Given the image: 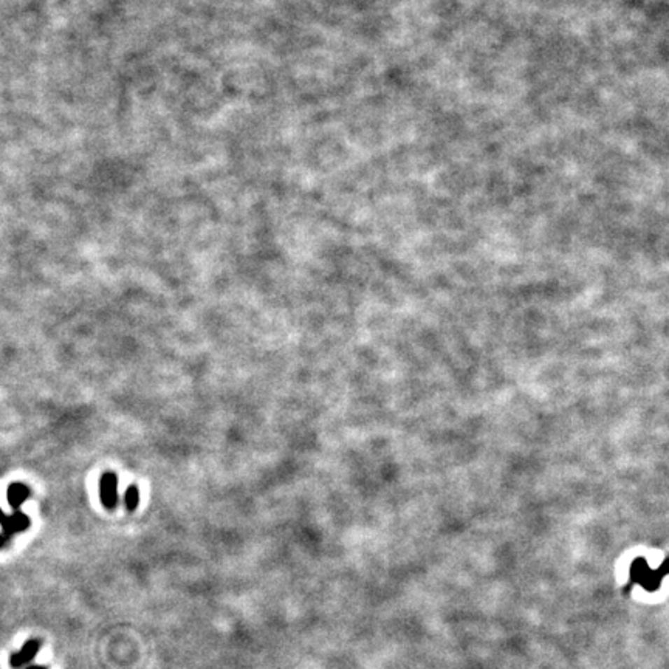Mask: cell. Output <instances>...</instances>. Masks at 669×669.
<instances>
[{
	"label": "cell",
	"instance_id": "obj_1",
	"mask_svg": "<svg viewBox=\"0 0 669 669\" xmlns=\"http://www.w3.org/2000/svg\"><path fill=\"white\" fill-rule=\"evenodd\" d=\"M99 499L108 510L118 504V479L113 472H104L99 479Z\"/></svg>",
	"mask_w": 669,
	"mask_h": 669
},
{
	"label": "cell",
	"instance_id": "obj_2",
	"mask_svg": "<svg viewBox=\"0 0 669 669\" xmlns=\"http://www.w3.org/2000/svg\"><path fill=\"white\" fill-rule=\"evenodd\" d=\"M41 649V642L39 640H28V642L22 646V649L16 654H13L10 659V665L13 668H22L27 663H30L36 654Z\"/></svg>",
	"mask_w": 669,
	"mask_h": 669
},
{
	"label": "cell",
	"instance_id": "obj_3",
	"mask_svg": "<svg viewBox=\"0 0 669 669\" xmlns=\"http://www.w3.org/2000/svg\"><path fill=\"white\" fill-rule=\"evenodd\" d=\"M0 522H2V527H3L6 535L20 532V530H25V528H28V526H30V521H28L27 516L22 514V513H16L14 516H11V518H6V516H5V518Z\"/></svg>",
	"mask_w": 669,
	"mask_h": 669
},
{
	"label": "cell",
	"instance_id": "obj_4",
	"mask_svg": "<svg viewBox=\"0 0 669 669\" xmlns=\"http://www.w3.org/2000/svg\"><path fill=\"white\" fill-rule=\"evenodd\" d=\"M30 496V490L22 484H13L8 490V502L13 508H19L22 502Z\"/></svg>",
	"mask_w": 669,
	"mask_h": 669
},
{
	"label": "cell",
	"instance_id": "obj_5",
	"mask_svg": "<svg viewBox=\"0 0 669 669\" xmlns=\"http://www.w3.org/2000/svg\"><path fill=\"white\" fill-rule=\"evenodd\" d=\"M125 504L129 512H134L135 508L140 504V490L136 488L135 485L129 486L126 494H125Z\"/></svg>",
	"mask_w": 669,
	"mask_h": 669
},
{
	"label": "cell",
	"instance_id": "obj_6",
	"mask_svg": "<svg viewBox=\"0 0 669 669\" xmlns=\"http://www.w3.org/2000/svg\"><path fill=\"white\" fill-rule=\"evenodd\" d=\"M27 669H47V668H43V666H30V668H27Z\"/></svg>",
	"mask_w": 669,
	"mask_h": 669
},
{
	"label": "cell",
	"instance_id": "obj_7",
	"mask_svg": "<svg viewBox=\"0 0 669 669\" xmlns=\"http://www.w3.org/2000/svg\"><path fill=\"white\" fill-rule=\"evenodd\" d=\"M3 542H5V537H3V536H0V547H2Z\"/></svg>",
	"mask_w": 669,
	"mask_h": 669
},
{
	"label": "cell",
	"instance_id": "obj_8",
	"mask_svg": "<svg viewBox=\"0 0 669 669\" xmlns=\"http://www.w3.org/2000/svg\"><path fill=\"white\" fill-rule=\"evenodd\" d=\"M3 518H5V516H3V513H2V512H0V521H2Z\"/></svg>",
	"mask_w": 669,
	"mask_h": 669
}]
</instances>
